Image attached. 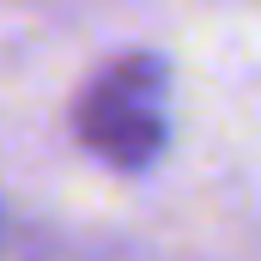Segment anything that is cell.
<instances>
[{
  "mask_svg": "<svg viewBox=\"0 0 261 261\" xmlns=\"http://www.w3.org/2000/svg\"><path fill=\"white\" fill-rule=\"evenodd\" d=\"M79 140L116 170H146L164 152V61L140 49L103 67L79 97Z\"/></svg>",
  "mask_w": 261,
  "mask_h": 261,
  "instance_id": "6da1fadb",
  "label": "cell"
}]
</instances>
